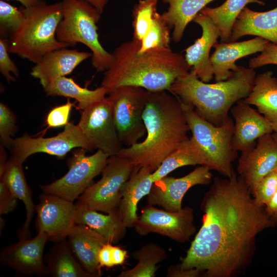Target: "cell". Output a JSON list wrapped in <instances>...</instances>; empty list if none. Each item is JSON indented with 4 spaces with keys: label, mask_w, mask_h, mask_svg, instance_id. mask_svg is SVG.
I'll use <instances>...</instances> for the list:
<instances>
[{
    "label": "cell",
    "mask_w": 277,
    "mask_h": 277,
    "mask_svg": "<svg viewBox=\"0 0 277 277\" xmlns=\"http://www.w3.org/2000/svg\"><path fill=\"white\" fill-rule=\"evenodd\" d=\"M200 208L202 226L178 266L203 277L242 275L252 263L257 235L275 224L235 172L214 177Z\"/></svg>",
    "instance_id": "1"
},
{
    "label": "cell",
    "mask_w": 277,
    "mask_h": 277,
    "mask_svg": "<svg viewBox=\"0 0 277 277\" xmlns=\"http://www.w3.org/2000/svg\"><path fill=\"white\" fill-rule=\"evenodd\" d=\"M143 118L145 139L122 148L117 154L128 159L134 167H147L153 172L189 138L190 129L182 101L168 90L148 91Z\"/></svg>",
    "instance_id": "2"
},
{
    "label": "cell",
    "mask_w": 277,
    "mask_h": 277,
    "mask_svg": "<svg viewBox=\"0 0 277 277\" xmlns=\"http://www.w3.org/2000/svg\"><path fill=\"white\" fill-rule=\"evenodd\" d=\"M140 47L141 42L132 39L113 51L112 63L104 71L101 85L108 94L123 86L168 91L178 77L189 71L185 57L170 47L153 48L140 54Z\"/></svg>",
    "instance_id": "3"
},
{
    "label": "cell",
    "mask_w": 277,
    "mask_h": 277,
    "mask_svg": "<svg viewBox=\"0 0 277 277\" xmlns=\"http://www.w3.org/2000/svg\"><path fill=\"white\" fill-rule=\"evenodd\" d=\"M255 76L254 69L238 65L227 80L209 84L191 70L178 77L168 91L192 107L201 117L220 126L229 116L232 106L249 95Z\"/></svg>",
    "instance_id": "4"
},
{
    "label": "cell",
    "mask_w": 277,
    "mask_h": 277,
    "mask_svg": "<svg viewBox=\"0 0 277 277\" xmlns=\"http://www.w3.org/2000/svg\"><path fill=\"white\" fill-rule=\"evenodd\" d=\"M21 8L25 18L10 36V53L36 64L47 53L69 46L56 36L63 17L62 2L48 4L42 0L33 6Z\"/></svg>",
    "instance_id": "5"
},
{
    "label": "cell",
    "mask_w": 277,
    "mask_h": 277,
    "mask_svg": "<svg viewBox=\"0 0 277 277\" xmlns=\"http://www.w3.org/2000/svg\"><path fill=\"white\" fill-rule=\"evenodd\" d=\"M61 2L63 17L56 30L57 39L69 46H86L91 51L92 66L98 72L105 71L112 63V55L98 39L97 24L102 13L84 0Z\"/></svg>",
    "instance_id": "6"
},
{
    "label": "cell",
    "mask_w": 277,
    "mask_h": 277,
    "mask_svg": "<svg viewBox=\"0 0 277 277\" xmlns=\"http://www.w3.org/2000/svg\"><path fill=\"white\" fill-rule=\"evenodd\" d=\"M182 103L191 138L203 156L202 166L231 177L235 173L232 163L238 156L232 144L233 119L229 116L221 125L215 126L201 117L192 107Z\"/></svg>",
    "instance_id": "7"
},
{
    "label": "cell",
    "mask_w": 277,
    "mask_h": 277,
    "mask_svg": "<svg viewBox=\"0 0 277 277\" xmlns=\"http://www.w3.org/2000/svg\"><path fill=\"white\" fill-rule=\"evenodd\" d=\"M134 167L124 156L118 154L110 156L101 179L86 189L77 199L76 204L106 213L117 211L121 189Z\"/></svg>",
    "instance_id": "8"
},
{
    "label": "cell",
    "mask_w": 277,
    "mask_h": 277,
    "mask_svg": "<svg viewBox=\"0 0 277 277\" xmlns=\"http://www.w3.org/2000/svg\"><path fill=\"white\" fill-rule=\"evenodd\" d=\"M148 91L134 86H123L110 92L114 120L122 145L131 146L146 133L143 118Z\"/></svg>",
    "instance_id": "9"
},
{
    "label": "cell",
    "mask_w": 277,
    "mask_h": 277,
    "mask_svg": "<svg viewBox=\"0 0 277 277\" xmlns=\"http://www.w3.org/2000/svg\"><path fill=\"white\" fill-rule=\"evenodd\" d=\"M109 157L100 150L86 155V150L81 148L69 160L68 171L60 179L41 185V189L44 193L73 202L92 184L93 179L102 173Z\"/></svg>",
    "instance_id": "10"
},
{
    "label": "cell",
    "mask_w": 277,
    "mask_h": 277,
    "mask_svg": "<svg viewBox=\"0 0 277 277\" xmlns=\"http://www.w3.org/2000/svg\"><path fill=\"white\" fill-rule=\"evenodd\" d=\"M77 125L92 149L100 150L110 157L122 149L109 96L82 110Z\"/></svg>",
    "instance_id": "11"
},
{
    "label": "cell",
    "mask_w": 277,
    "mask_h": 277,
    "mask_svg": "<svg viewBox=\"0 0 277 277\" xmlns=\"http://www.w3.org/2000/svg\"><path fill=\"white\" fill-rule=\"evenodd\" d=\"M193 221L194 210L190 207L172 212L148 204L142 209L133 227L141 235L155 233L179 243H185L196 232Z\"/></svg>",
    "instance_id": "12"
},
{
    "label": "cell",
    "mask_w": 277,
    "mask_h": 277,
    "mask_svg": "<svg viewBox=\"0 0 277 277\" xmlns=\"http://www.w3.org/2000/svg\"><path fill=\"white\" fill-rule=\"evenodd\" d=\"M75 148L91 150L78 125L68 123L64 130L57 135L50 137H32L28 134L12 140L9 147L10 158L21 163L30 155L45 153L63 158Z\"/></svg>",
    "instance_id": "13"
},
{
    "label": "cell",
    "mask_w": 277,
    "mask_h": 277,
    "mask_svg": "<svg viewBox=\"0 0 277 277\" xmlns=\"http://www.w3.org/2000/svg\"><path fill=\"white\" fill-rule=\"evenodd\" d=\"M39 200L35 207L37 232L46 233L49 241L56 242L66 239L75 224V204L44 192L39 195Z\"/></svg>",
    "instance_id": "14"
},
{
    "label": "cell",
    "mask_w": 277,
    "mask_h": 277,
    "mask_svg": "<svg viewBox=\"0 0 277 277\" xmlns=\"http://www.w3.org/2000/svg\"><path fill=\"white\" fill-rule=\"evenodd\" d=\"M210 171L201 165L183 177L166 176L153 182L147 195L148 204L158 205L169 211L181 210L182 200L189 189L196 185H207L211 183Z\"/></svg>",
    "instance_id": "15"
},
{
    "label": "cell",
    "mask_w": 277,
    "mask_h": 277,
    "mask_svg": "<svg viewBox=\"0 0 277 277\" xmlns=\"http://www.w3.org/2000/svg\"><path fill=\"white\" fill-rule=\"evenodd\" d=\"M277 169V142L273 133L265 134L251 149L242 152L238 160L239 176L251 194L256 184L266 174Z\"/></svg>",
    "instance_id": "16"
},
{
    "label": "cell",
    "mask_w": 277,
    "mask_h": 277,
    "mask_svg": "<svg viewBox=\"0 0 277 277\" xmlns=\"http://www.w3.org/2000/svg\"><path fill=\"white\" fill-rule=\"evenodd\" d=\"M48 240V236L43 232H37L33 238L19 240L2 250L1 262L24 274L49 275L43 262L44 249Z\"/></svg>",
    "instance_id": "17"
},
{
    "label": "cell",
    "mask_w": 277,
    "mask_h": 277,
    "mask_svg": "<svg viewBox=\"0 0 277 277\" xmlns=\"http://www.w3.org/2000/svg\"><path fill=\"white\" fill-rule=\"evenodd\" d=\"M230 112L234 122L232 144L236 152L252 149L258 138L273 132L270 122L243 100L234 104Z\"/></svg>",
    "instance_id": "18"
},
{
    "label": "cell",
    "mask_w": 277,
    "mask_h": 277,
    "mask_svg": "<svg viewBox=\"0 0 277 277\" xmlns=\"http://www.w3.org/2000/svg\"><path fill=\"white\" fill-rule=\"evenodd\" d=\"M202 28L201 36L185 50V58L190 68L202 81L208 83L213 77L210 51L220 37L219 31L208 16L200 12L193 19Z\"/></svg>",
    "instance_id": "19"
},
{
    "label": "cell",
    "mask_w": 277,
    "mask_h": 277,
    "mask_svg": "<svg viewBox=\"0 0 277 277\" xmlns=\"http://www.w3.org/2000/svg\"><path fill=\"white\" fill-rule=\"evenodd\" d=\"M69 245L75 258L91 277L102 275L98 253L107 240L89 227L75 224L67 237Z\"/></svg>",
    "instance_id": "20"
},
{
    "label": "cell",
    "mask_w": 277,
    "mask_h": 277,
    "mask_svg": "<svg viewBox=\"0 0 277 277\" xmlns=\"http://www.w3.org/2000/svg\"><path fill=\"white\" fill-rule=\"evenodd\" d=\"M269 42L262 37L243 42L216 43L210 56L215 82L227 80L238 65L235 62L243 57L263 51Z\"/></svg>",
    "instance_id": "21"
},
{
    "label": "cell",
    "mask_w": 277,
    "mask_h": 277,
    "mask_svg": "<svg viewBox=\"0 0 277 277\" xmlns=\"http://www.w3.org/2000/svg\"><path fill=\"white\" fill-rule=\"evenodd\" d=\"M91 52L61 48L45 54L32 67L30 74L39 80L45 88L54 78L66 76L83 61L91 57Z\"/></svg>",
    "instance_id": "22"
},
{
    "label": "cell",
    "mask_w": 277,
    "mask_h": 277,
    "mask_svg": "<svg viewBox=\"0 0 277 277\" xmlns=\"http://www.w3.org/2000/svg\"><path fill=\"white\" fill-rule=\"evenodd\" d=\"M151 170L147 167H134L128 180L123 185L118 213L127 228L134 226L138 219L137 205L149 193L153 181Z\"/></svg>",
    "instance_id": "23"
},
{
    "label": "cell",
    "mask_w": 277,
    "mask_h": 277,
    "mask_svg": "<svg viewBox=\"0 0 277 277\" xmlns=\"http://www.w3.org/2000/svg\"><path fill=\"white\" fill-rule=\"evenodd\" d=\"M255 35L277 44V7L258 12L245 7L235 20L228 42L245 35Z\"/></svg>",
    "instance_id": "24"
},
{
    "label": "cell",
    "mask_w": 277,
    "mask_h": 277,
    "mask_svg": "<svg viewBox=\"0 0 277 277\" xmlns=\"http://www.w3.org/2000/svg\"><path fill=\"white\" fill-rule=\"evenodd\" d=\"M2 180L16 197L24 204L26 216L24 224L18 231L19 240L30 238L29 227L36 206L34 205L32 192L26 180L23 163L10 158L6 164L3 173L0 175Z\"/></svg>",
    "instance_id": "25"
},
{
    "label": "cell",
    "mask_w": 277,
    "mask_h": 277,
    "mask_svg": "<svg viewBox=\"0 0 277 277\" xmlns=\"http://www.w3.org/2000/svg\"><path fill=\"white\" fill-rule=\"evenodd\" d=\"M244 101L254 106L277 133V78L267 71L256 75L254 85Z\"/></svg>",
    "instance_id": "26"
},
{
    "label": "cell",
    "mask_w": 277,
    "mask_h": 277,
    "mask_svg": "<svg viewBox=\"0 0 277 277\" xmlns=\"http://www.w3.org/2000/svg\"><path fill=\"white\" fill-rule=\"evenodd\" d=\"M75 222L89 227L102 235L108 243H116L125 235L127 227L118 211L104 214L85 206L75 204Z\"/></svg>",
    "instance_id": "27"
},
{
    "label": "cell",
    "mask_w": 277,
    "mask_h": 277,
    "mask_svg": "<svg viewBox=\"0 0 277 277\" xmlns=\"http://www.w3.org/2000/svg\"><path fill=\"white\" fill-rule=\"evenodd\" d=\"M44 90L47 96L74 98L78 103L77 108L82 111L101 101L108 94L107 89L102 86L90 90L82 87L72 78L66 76L54 78L44 88Z\"/></svg>",
    "instance_id": "28"
},
{
    "label": "cell",
    "mask_w": 277,
    "mask_h": 277,
    "mask_svg": "<svg viewBox=\"0 0 277 277\" xmlns=\"http://www.w3.org/2000/svg\"><path fill=\"white\" fill-rule=\"evenodd\" d=\"M168 4L169 8L162 16L170 28L173 29L172 37L179 42L182 38L188 24L214 0H161Z\"/></svg>",
    "instance_id": "29"
},
{
    "label": "cell",
    "mask_w": 277,
    "mask_h": 277,
    "mask_svg": "<svg viewBox=\"0 0 277 277\" xmlns=\"http://www.w3.org/2000/svg\"><path fill=\"white\" fill-rule=\"evenodd\" d=\"M49 275L54 277H91L74 255L67 240L56 242L45 255Z\"/></svg>",
    "instance_id": "30"
},
{
    "label": "cell",
    "mask_w": 277,
    "mask_h": 277,
    "mask_svg": "<svg viewBox=\"0 0 277 277\" xmlns=\"http://www.w3.org/2000/svg\"><path fill=\"white\" fill-rule=\"evenodd\" d=\"M250 3L265 5L261 0H226L215 8L206 7L200 12L211 18L219 31L221 43H226L229 41L238 16Z\"/></svg>",
    "instance_id": "31"
},
{
    "label": "cell",
    "mask_w": 277,
    "mask_h": 277,
    "mask_svg": "<svg viewBox=\"0 0 277 277\" xmlns=\"http://www.w3.org/2000/svg\"><path fill=\"white\" fill-rule=\"evenodd\" d=\"M203 164L202 153L197 145L190 137L170 153L152 173L153 182L168 175L173 170L185 166Z\"/></svg>",
    "instance_id": "32"
},
{
    "label": "cell",
    "mask_w": 277,
    "mask_h": 277,
    "mask_svg": "<svg viewBox=\"0 0 277 277\" xmlns=\"http://www.w3.org/2000/svg\"><path fill=\"white\" fill-rule=\"evenodd\" d=\"M133 257L137 261L135 266L122 271L118 277H154L157 264L167 258L165 249L152 242L142 246Z\"/></svg>",
    "instance_id": "33"
},
{
    "label": "cell",
    "mask_w": 277,
    "mask_h": 277,
    "mask_svg": "<svg viewBox=\"0 0 277 277\" xmlns=\"http://www.w3.org/2000/svg\"><path fill=\"white\" fill-rule=\"evenodd\" d=\"M170 29L162 14L156 11L150 28L141 42L138 53H143L153 48H169Z\"/></svg>",
    "instance_id": "34"
},
{
    "label": "cell",
    "mask_w": 277,
    "mask_h": 277,
    "mask_svg": "<svg viewBox=\"0 0 277 277\" xmlns=\"http://www.w3.org/2000/svg\"><path fill=\"white\" fill-rule=\"evenodd\" d=\"M158 0H140L132 11L133 39L140 42L150 28L156 10Z\"/></svg>",
    "instance_id": "35"
},
{
    "label": "cell",
    "mask_w": 277,
    "mask_h": 277,
    "mask_svg": "<svg viewBox=\"0 0 277 277\" xmlns=\"http://www.w3.org/2000/svg\"><path fill=\"white\" fill-rule=\"evenodd\" d=\"M25 18L23 11L12 6L6 1H0L1 36H10L21 26Z\"/></svg>",
    "instance_id": "36"
},
{
    "label": "cell",
    "mask_w": 277,
    "mask_h": 277,
    "mask_svg": "<svg viewBox=\"0 0 277 277\" xmlns=\"http://www.w3.org/2000/svg\"><path fill=\"white\" fill-rule=\"evenodd\" d=\"M277 191V169L264 176L255 185L252 195L255 203L264 206Z\"/></svg>",
    "instance_id": "37"
},
{
    "label": "cell",
    "mask_w": 277,
    "mask_h": 277,
    "mask_svg": "<svg viewBox=\"0 0 277 277\" xmlns=\"http://www.w3.org/2000/svg\"><path fill=\"white\" fill-rule=\"evenodd\" d=\"M16 117L12 111L4 103H0L1 145L9 148L12 137L17 131Z\"/></svg>",
    "instance_id": "38"
},
{
    "label": "cell",
    "mask_w": 277,
    "mask_h": 277,
    "mask_svg": "<svg viewBox=\"0 0 277 277\" xmlns=\"http://www.w3.org/2000/svg\"><path fill=\"white\" fill-rule=\"evenodd\" d=\"M0 38V72L8 82H15L19 72L9 53V39L6 36Z\"/></svg>",
    "instance_id": "39"
},
{
    "label": "cell",
    "mask_w": 277,
    "mask_h": 277,
    "mask_svg": "<svg viewBox=\"0 0 277 277\" xmlns=\"http://www.w3.org/2000/svg\"><path fill=\"white\" fill-rule=\"evenodd\" d=\"M74 103L68 99L65 104L56 106L48 113L46 123L50 128H57L65 126L68 124L70 111Z\"/></svg>",
    "instance_id": "40"
},
{
    "label": "cell",
    "mask_w": 277,
    "mask_h": 277,
    "mask_svg": "<svg viewBox=\"0 0 277 277\" xmlns=\"http://www.w3.org/2000/svg\"><path fill=\"white\" fill-rule=\"evenodd\" d=\"M269 64L277 65V44L270 42L258 56L249 60L248 66L254 69Z\"/></svg>",
    "instance_id": "41"
},
{
    "label": "cell",
    "mask_w": 277,
    "mask_h": 277,
    "mask_svg": "<svg viewBox=\"0 0 277 277\" xmlns=\"http://www.w3.org/2000/svg\"><path fill=\"white\" fill-rule=\"evenodd\" d=\"M17 200L4 181L0 180V214H6L13 211L17 206Z\"/></svg>",
    "instance_id": "42"
},
{
    "label": "cell",
    "mask_w": 277,
    "mask_h": 277,
    "mask_svg": "<svg viewBox=\"0 0 277 277\" xmlns=\"http://www.w3.org/2000/svg\"><path fill=\"white\" fill-rule=\"evenodd\" d=\"M112 243H106L101 248L98 253V261L101 267H112Z\"/></svg>",
    "instance_id": "43"
},
{
    "label": "cell",
    "mask_w": 277,
    "mask_h": 277,
    "mask_svg": "<svg viewBox=\"0 0 277 277\" xmlns=\"http://www.w3.org/2000/svg\"><path fill=\"white\" fill-rule=\"evenodd\" d=\"M167 276L169 277H200V275L197 271L194 269H182L177 265H175L168 268Z\"/></svg>",
    "instance_id": "44"
},
{
    "label": "cell",
    "mask_w": 277,
    "mask_h": 277,
    "mask_svg": "<svg viewBox=\"0 0 277 277\" xmlns=\"http://www.w3.org/2000/svg\"><path fill=\"white\" fill-rule=\"evenodd\" d=\"M265 210L275 225L277 224V191L264 206Z\"/></svg>",
    "instance_id": "45"
},
{
    "label": "cell",
    "mask_w": 277,
    "mask_h": 277,
    "mask_svg": "<svg viewBox=\"0 0 277 277\" xmlns=\"http://www.w3.org/2000/svg\"><path fill=\"white\" fill-rule=\"evenodd\" d=\"M112 253L113 266L122 265L125 262L127 256L126 250L113 245Z\"/></svg>",
    "instance_id": "46"
},
{
    "label": "cell",
    "mask_w": 277,
    "mask_h": 277,
    "mask_svg": "<svg viewBox=\"0 0 277 277\" xmlns=\"http://www.w3.org/2000/svg\"><path fill=\"white\" fill-rule=\"evenodd\" d=\"M94 6L101 13L104 10L108 0H84Z\"/></svg>",
    "instance_id": "47"
},
{
    "label": "cell",
    "mask_w": 277,
    "mask_h": 277,
    "mask_svg": "<svg viewBox=\"0 0 277 277\" xmlns=\"http://www.w3.org/2000/svg\"><path fill=\"white\" fill-rule=\"evenodd\" d=\"M7 154L5 147L1 145L0 147V175L4 172L5 166L7 163Z\"/></svg>",
    "instance_id": "48"
},
{
    "label": "cell",
    "mask_w": 277,
    "mask_h": 277,
    "mask_svg": "<svg viewBox=\"0 0 277 277\" xmlns=\"http://www.w3.org/2000/svg\"><path fill=\"white\" fill-rule=\"evenodd\" d=\"M8 1V0H4ZM19 2L22 6L25 8H29L39 3L42 0H15Z\"/></svg>",
    "instance_id": "49"
},
{
    "label": "cell",
    "mask_w": 277,
    "mask_h": 277,
    "mask_svg": "<svg viewBox=\"0 0 277 277\" xmlns=\"http://www.w3.org/2000/svg\"><path fill=\"white\" fill-rule=\"evenodd\" d=\"M5 221L1 217V231L3 229L4 227L5 226Z\"/></svg>",
    "instance_id": "50"
},
{
    "label": "cell",
    "mask_w": 277,
    "mask_h": 277,
    "mask_svg": "<svg viewBox=\"0 0 277 277\" xmlns=\"http://www.w3.org/2000/svg\"><path fill=\"white\" fill-rule=\"evenodd\" d=\"M273 135L277 142V133H273Z\"/></svg>",
    "instance_id": "51"
}]
</instances>
